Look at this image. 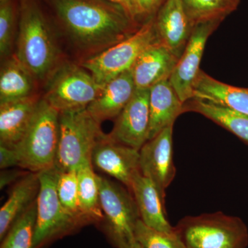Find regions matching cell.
<instances>
[{"label": "cell", "mask_w": 248, "mask_h": 248, "mask_svg": "<svg viewBox=\"0 0 248 248\" xmlns=\"http://www.w3.org/2000/svg\"><path fill=\"white\" fill-rule=\"evenodd\" d=\"M113 4L119 5L125 10L133 20L138 22L140 18L142 16L141 9H140L139 0H107Z\"/></svg>", "instance_id": "4dcf8cb0"}, {"label": "cell", "mask_w": 248, "mask_h": 248, "mask_svg": "<svg viewBox=\"0 0 248 248\" xmlns=\"http://www.w3.org/2000/svg\"><path fill=\"white\" fill-rule=\"evenodd\" d=\"M149 90H137L116 118L109 136L115 141L140 151L148 141L150 130Z\"/></svg>", "instance_id": "4fadbf2b"}, {"label": "cell", "mask_w": 248, "mask_h": 248, "mask_svg": "<svg viewBox=\"0 0 248 248\" xmlns=\"http://www.w3.org/2000/svg\"><path fill=\"white\" fill-rule=\"evenodd\" d=\"M130 191L136 202L140 218L146 226L164 232L174 231V227L171 226L166 217L165 199L151 179L139 173L134 179Z\"/></svg>", "instance_id": "ac0fdd59"}, {"label": "cell", "mask_w": 248, "mask_h": 248, "mask_svg": "<svg viewBox=\"0 0 248 248\" xmlns=\"http://www.w3.org/2000/svg\"><path fill=\"white\" fill-rule=\"evenodd\" d=\"M80 208L88 223L104 221L101 206L98 174L94 172L92 163H86L77 170Z\"/></svg>", "instance_id": "cb8c5ba5"}, {"label": "cell", "mask_w": 248, "mask_h": 248, "mask_svg": "<svg viewBox=\"0 0 248 248\" xmlns=\"http://www.w3.org/2000/svg\"><path fill=\"white\" fill-rule=\"evenodd\" d=\"M0 1H1H1H6V0H0Z\"/></svg>", "instance_id": "d590c367"}, {"label": "cell", "mask_w": 248, "mask_h": 248, "mask_svg": "<svg viewBox=\"0 0 248 248\" xmlns=\"http://www.w3.org/2000/svg\"><path fill=\"white\" fill-rule=\"evenodd\" d=\"M104 87L83 67L66 63L52 73L43 99L59 113L84 110Z\"/></svg>", "instance_id": "ba28073f"}, {"label": "cell", "mask_w": 248, "mask_h": 248, "mask_svg": "<svg viewBox=\"0 0 248 248\" xmlns=\"http://www.w3.org/2000/svg\"><path fill=\"white\" fill-rule=\"evenodd\" d=\"M16 14L11 0L1 1L0 5V54L9 55L12 48Z\"/></svg>", "instance_id": "f1b7e54d"}, {"label": "cell", "mask_w": 248, "mask_h": 248, "mask_svg": "<svg viewBox=\"0 0 248 248\" xmlns=\"http://www.w3.org/2000/svg\"><path fill=\"white\" fill-rule=\"evenodd\" d=\"M59 171L55 166L39 172L40 188L32 248H44L55 240L71 234L81 225L65 211L57 191Z\"/></svg>", "instance_id": "52a82bcc"}, {"label": "cell", "mask_w": 248, "mask_h": 248, "mask_svg": "<svg viewBox=\"0 0 248 248\" xmlns=\"http://www.w3.org/2000/svg\"><path fill=\"white\" fill-rule=\"evenodd\" d=\"M128 248H142L141 246H140V244L138 242V241H135V242L134 243L132 246H130Z\"/></svg>", "instance_id": "836d02e7"}, {"label": "cell", "mask_w": 248, "mask_h": 248, "mask_svg": "<svg viewBox=\"0 0 248 248\" xmlns=\"http://www.w3.org/2000/svg\"><path fill=\"white\" fill-rule=\"evenodd\" d=\"M19 166L17 151L14 148L0 145V168L1 170Z\"/></svg>", "instance_id": "f546056e"}, {"label": "cell", "mask_w": 248, "mask_h": 248, "mask_svg": "<svg viewBox=\"0 0 248 248\" xmlns=\"http://www.w3.org/2000/svg\"><path fill=\"white\" fill-rule=\"evenodd\" d=\"M87 109L60 113V140L55 166L59 172L78 170L91 163L94 147L105 134Z\"/></svg>", "instance_id": "5b68a950"}, {"label": "cell", "mask_w": 248, "mask_h": 248, "mask_svg": "<svg viewBox=\"0 0 248 248\" xmlns=\"http://www.w3.org/2000/svg\"><path fill=\"white\" fill-rule=\"evenodd\" d=\"M136 91L130 70L107 83L99 95L86 109L100 123L117 118Z\"/></svg>", "instance_id": "e0dca14e"}, {"label": "cell", "mask_w": 248, "mask_h": 248, "mask_svg": "<svg viewBox=\"0 0 248 248\" xmlns=\"http://www.w3.org/2000/svg\"><path fill=\"white\" fill-rule=\"evenodd\" d=\"M221 22L212 21L196 24L185 50L170 78V82L184 104L194 97V85L201 71L204 48L208 37Z\"/></svg>", "instance_id": "30bf717a"}, {"label": "cell", "mask_w": 248, "mask_h": 248, "mask_svg": "<svg viewBox=\"0 0 248 248\" xmlns=\"http://www.w3.org/2000/svg\"><path fill=\"white\" fill-rule=\"evenodd\" d=\"M178 60L159 40L149 46L131 68L137 90H149L160 81L170 79Z\"/></svg>", "instance_id": "9a60e30c"}, {"label": "cell", "mask_w": 248, "mask_h": 248, "mask_svg": "<svg viewBox=\"0 0 248 248\" xmlns=\"http://www.w3.org/2000/svg\"><path fill=\"white\" fill-rule=\"evenodd\" d=\"M166 0H139L142 16L145 17H154Z\"/></svg>", "instance_id": "1f68e13d"}, {"label": "cell", "mask_w": 248, "mask_h": 248, "mask_svg": "<svg viewBox=\"0 0 248 248\" xmlns=\"http://www.w3.org/2000/svg\"><path fill=\"white\" fill-rule=\"evenodd\" d=\"M184 104L179 99L170 80L165 79L150 89V130L148 140L168 127L174 125L184 113Z\"/></svg>", "instance_id": "d6986e66"}, {"label": "cell", "mask_w": 248, "mask_h": 248, "mask_svg": "<svg viewBox=\"0 0 248 248\" xmlns=\"http://www.w3.org/2000/svg\"><path fill=\"white\" fill-rule=\"evenodd\" d=\"M192 25L212 21H222L236 9L231 0H182Z\"/></svg>", "instance_id": "d4e9b609"}, {"label": "cell", "mask_w": 248, "mask_h": 248, "mask_svg": "<svg viewBox=\"0 0 248 248\" xmlns=\"http://www.w3.org/2000/svg\"><path fill=\"white\" fill-rule=\"evenodd\" d=\"M173 125L148 140L140 150V170L151 179L165 199L166 190L176 175L173 161Z\"/></svg>", "instance_id": "7c38bea8"}, {"label": "cell", "mask_w": 248, "mask_h": 248, "mask_svg": "<svg viewBox=\"0 0 248 248\" xmlns=\"http://www.w3.org/2000/svg\"><path fill=\"white\" fill-rule=\"evenodd\" d=\"M40 99L35 94L0 102V145L15 148L22 140Z\"/></svg>", "instance_id": "2e32d148"}, {"label": "cell", "mask_w": 248, "mask_h": 248, "mask_svg": "<svg viewBox=\"0 0 248 248\" xmlns=\"http://www.w3.org/2000/svg\"><path fill=\"white\" fill-rule=\"evenodd\" d=\"M16 57L35 79L51 74L58 52L48 21L33 0H22Z\"/></svg>", "instance_id": "7a4b0ae2"}, {"label": "cell", "mask_w": 248, "mask_h": 248, "mask_svg": "<svg viewBox=\"0 0 248 248\" xmlns=\"http://www.w3.org/2000/svg\"><path fill=\"white\" fill-rule=\"evenodd\" d=\"M174 231L184 248H247L248 229L239 217L222 212L184 217Z\"/></svg>", "instance_id": "3957f363"}, {"label": "cell", "mask_w": 248, "mask_h": 248, "mask_svg": "<svg viewBox=\"0 0 248 248\" xmlns=\"http://www.w3.org/2000/svg\"><path fill=\"white\" fill-rule=\"evenodd\" d=\"M22 173L16 170H3L0 175V187L4 189L6 186L21 178Z\"/></svg>", "instance_id": "d6a6232c"}, {"label": "cell", "mask_w": 248, "mask_h": 248, "mask_svg": "<svg viewBox=\"0 0 248 248\" xmlns=\"http://www.w3.org/2000/svg\"><path fill=\"white\" fill-rule=\"evenodd\" d=\"M57 191L59 199L65 211L75 218L81 226L89 223L84 218L80 208L77 170L59 173Z\"/></svg>", "instance_id": "4316f807"}, {"label": "cell", "mask_w": 248, "mask_h": 248, "mask_svg": "<svg viewBox=\"0 0 248 248\" xmlns=\"http://www.w3.org/2000/svg\"><path fill=\"white\" fill-rule=\"evenodd\" d=\"M50 2L73 40L88 50H105L141 27L123 8L107 0H50Z\"/></svg>", "instance_id": "6da1fadb"}, {"label": "cell", "mask_w": 248, "mask_h": 248, "mask_svg": "<svg viewBox=\"0 0 248 248\" xmlns=\"http://www.w3.org/2000/svg\"><path fill=\"white\" fill-rule=\"evenodd\" d=\"M37 218V200L14 222L0 248H32Z\"/></svg>", "instance_id": "484cf974"}, {"label": "cell", "mask_w": 248, "mask_h": 248, "mask_svg": "<svg viewBox=\"0 0 248 248\" xmlns=\"http://www.w3.org/2000/svg\"><path fill=\"white\" fill-rule=\"evenodd\" d=\"M135 238L142 248H184L175 231L171 233L156 231L141 219L135 227Z\"/></svg>", "instance_id": "83f0119b"}, {"label": "cell", "mask_w": 248, "mask_h": 248, "mask_svg": "<svg viewBox=\"0 0 248 248\" xmlns=\"http://www.w3.org/2000/svg\"><path fill=\"white\" fill-rule=\"evenodd\" d=\"M93 168L113 177L129 190L140 170V151L104 135L97 142L91 156ZM131 192V191H130Z\"/></svg>", "instance_id": "8fae6325"}, {"label": "cell", "mask_w": 248, "mask_h": 248, "mask_svg": "<svg viewBox=\"0 0 248 248\" xmlns=\"http://www.w3.org/2000/svg\"><path fill=\"white\" fill-rule=\"evenodd\" d=\"M60 140V113L40 99L27 132L15 149L19 167L40 172L54 166Z\"/></svg>", "instance_id": "277c9868"}, {"label": "cell", "mask_w": 248, "mask_h": 248, "mask_svg": "<svg viewBox=\"0 0 248 248\" xmlns=\"http://www.w3.org/2000/svg\"><path fill=\"white\" fill-rule=\"evenodd\" d=\"M194 97L220 104L248 116V89L214 79L201 70L193 88Z\"/></svg>", "instance_id": "44dd1931"}, {"label": "cell", "mask_w": 248, "mask_h": 248, "mask_svg": "<svg viewBox=\"0 0 248 248\" xmlns=\"http://www.w3.org/2000/svg\"><path fill=\"white\" fill-rule=\"evenodd\" d=\"M157 41L154 16L133 35L86 60L82 67L98 84L105 86L116 77L130 71L143 50Z\"/></svg>", "instance_id": "8992f818"}, {"label": "cell", "mask_w": 248, "mask_h": 248, "mask_svg": "<svg viewBox=\"0 0 248 248\" xmlns=\"http://www.w3.org/2000/svg\"><path fill=\"white\" fill-rule=\"evenodd\" d=\"M39 172H29L15 184L9 198L0 209V239L14 222L37 200L40 192Z\"/></svg>", "instance_id": "ffe728a7"}, {"label": "cell", "mask_w": 248, "mask_h": 248, "mask_svg": "<svg viewBox=\"0 0 248 248\" xmlns=\"http://www.w3.org/2000/svg\"><path fill=\"white\" fill-rule=\"evenodd\" d=\"M32 76L16 55L4 62L0 73V102L16 100L32 95Z\"/></svg>", "instance_id": "603a6c76"}, {"label": "cell", "mask_w": 248, "mask_h": 248, "mask_svg": "<svg viewBox=\"0 0 248 248\" xmlns=\"http://www.w3.org/2000/svg\"><path fill=\"white\" fill-rule=\"evenodd\" d=\"M155 23L160 42L180 58L194 29L182 0H166L155 15Z\"/></svg>", "instance_id": "5bb4252c"}, {"label": "cell", "mask_w": 248, "mask_h": 248, "mask_svg": "<svg viewBox=\"0 0 248 248\" xmlns=\"http://www.w3.org/2000/svg\"><path fill=\"white\" fill-rule=\"evenodd\" d=\"M197 112L234 134L248 144V116L205 99L193 97L184 103V112Z\"/></svg>", "instance_id": "7402d4cb"}, {"label": "cell", "mask_w": 248, "mask_h": 248, "mask_svg": "<svg viewBox=\"0 0 248 248\" xmlns=\"http://www.w3.org/2000/svg\"><path fill=\"white\" fill-rule=\"evenodd\" d=\"M98 179L108 236L115 247L128 248L136 241L135 227L141 219L133 193L107 178Z\"/></svg>", "instance_id": "9c48e42d"}, {"label": "cell", "mask_w": 248, "mask_h": 248, "mask_svg": "<svg viewBox=\"0 0 248 248\" xmlns=\"http://www.w3.org/2000/svg\"><path fill=\"white\" fill-rule=\"evenodd\" d=\"M231 1L235 5V6H236V7H237L238 5H239L240 2V0H231Z\"/></svg>", "instance_id": "e575fe53"}]
</instances>
